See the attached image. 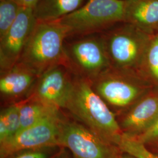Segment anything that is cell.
<instances>
[{
    "instance_id": "cell-14",
    "label": "cell",
    "mask_w": 158,
    "mask_h": 158,
    "mask_svg": "<svg viewBox=\"0 0 158 158\" xmlns=\"http://www.w3.org/2000/svg\"><path fill=\"white\" fill-rule=\"evenodd\" d=\"M85 0H40L34 10L37 21H56L83 6Z\"/></svg>"
},
{
    "instance_id": "cell-10",
    "label": "cell",
    "mask_w": 158,
    "mask_h": 158,
    "mask_svg": "<svg viewBox=\"0 0 158 158\" xmlns=\"http://www.w3.org/2000/svg\"><path fill=\"white\" fill-rule=\"evenodd\" d=\"M36 22L34 10L21 7L15 21L0 38L1 72L10 69L19 61Z\"/></svg>"
},
{
    "instance_id": "cell-4",
    "label": "cell",
    "mask_w": 158,
    "mask_h": 158,
    "mask_svg": "<svg viewBox=\"0 0 158 158\" xmlns=\"http://www.w3.org/2000/svg\"><path fill=\"white\" fill-rule=\"evenodd\" d=\"M126 0H88L76 11L58 21L73 38L101 34L124 23Z\"/></svg>"
},
{
    "instance_id": "cell-16",
    "label": "cell",
    "mask_w": 158,
    "mask_h": 158,
    "mask_svg": "<svg viewBox=\"0 0 158 158\" xmlns=\"http://www.w3.org/2000/svg\"><path fill=\"white\" fill-rule=\"evenodd\" d=\"M138 72L158 90V33L153 35Z\"/></svg>"
},
{
    "instance_id": "cell-12",
    "label": "cell",
    "mask_w": 158,
    "mask_h": 158,
    "mask_svg": "<svg viewBox=\"0 0 158 158\" xmlns=\"http://www.w3.org/2000/svg\"><path fill=\"white\" fill-rule=\"evenodd\" d=\"M40 76L20 62L1 72V98L5 106L26 99Z\"/></svg>"
},
{
    "instance_id": "cell-17",
    "label": "cell",
    "mask_w": 158,
    "mask_h": 158,
    "mask_svg": "<svg viewBox=\"0 0 158 158\" xmlns=\"http://www.w3.org/2000/svg\"><path fill=\"white\" fill-rule=\"evenodd\" d=\"M20 128L19 102L8 105L0 113V143L15 135Z\"/></svg>"
},
{
    "instance_id": "cell-13",
    "label": "cell",
    "mask_w": 158,
    "mask_h": 158,
    "mask_svg": "<svg viewBox=\"0 0 158 158\" xmlns=\"http://www.w3.org/2000/svg\"><path fill=\"white\" fill-rule=\"evenodd\" d=\"M124 23L152 35L158 33V0H126Z\"/></svg>"
},
{
    "instance_id": "cell-18",
    "label": "cell",
    "mask_w": 158,
    "mask_h": 158,
    "mask_svg": "<svg viewBox=\"0 0 158 158\" xmlns=\"http://www.w3.org/2000/svg\"><path fill=\"white\" fill-rule=\"evenodd\" d=\"M21 6L12 0L0 1V38H2L15 21Z\"/></svg>"
},
{
    "instance_id": "cell-26",
    "label": "cell",
    "mask_w": 158,
    "mask_h": 158,
    "mask_svg": "<svg viewBox=\"0 0 158 158\" xmlns=\"http://www.w3.org/2000/svg\"><path fill=\"white\" fill-rule=\"evenodd\" d=\"M0 1H2V0H0Z\"/></svg>"
},
{
    "instance_id": "cell-23",
    "label": "cell",
    "mask_w": 158,
    "mask_h": 158,
    "mask_svg": "<svg viewBox=\"0 0 158 158\" xmlns=\"http://www.w3.org/2000/svg\"><path fill=\"white\" fill-rule=\"evenodd\" d=\"M55 158H74L72 153L66 148L63 147L61 151L57 155Z\"/></svg>"
},
{
    "instance_id": "cell-22",
    "label": "cell",
    "mask_w": 158,
    "mask_h": 158,
    "mask_svg": "<svg viewBox=\"0 0 158 158\" xmlns=\"http://www.w3.org/2000/svg\"><path fill=\"white\" fill-rule=\"evenodd\" d=\"M21 7L35 10L40 0H12Z\"/></svg>"
},
{
    "instance_id": "cell-5",
    "label": "cell",
    "mask_w": 158,
    "mask_h": 158,
    "mask_svg": "<svg viewBox=\"0 0 158 158\" xmlns=\"http://www.w3.org/2000/svg\"><path fill=\"white\" fill-rule=\"evenodd\" d=\"M100 34L111 68L138 71L153 35L127 23Z\"/></svg>"
},
{
    "instance_id": "cell-1",
    "label": "cell",
    "mask_w": 158,
    "mask_h": 158,
    "mask_svg": "<svg viewBox=\"0 0 158 158\" xmlns=\"http://www.w3.org/2000/svg\"><path fill=\"white\" fill-rule=\"evenodd\" d=\"M62 110L104 139L118 146L123 132L116 115L93 90L90 80L73 74Z\"/></svg>"
},
{
    "instance_id": "cell-9",
    "label": "cell",
    "mask_w": 158,
    "mask_h": 158,
    "mask_svg": "<svg viewBox=\"0 0 158 158\" xmlns=\"http://www.w3.org/2000/svg\"><path fill=\"white\" fill-rule=\"evenodd\" d=\"M73 77V74L65 63L56 64L40 75L27 98L62 110Z\"/></svg>"
},
{
    "instance_id": "cell-6",
    "label": "cell",
    "mask_w": 158,
    "mask_h": 158,
    "mask_svg": "<svg viewBox=\"0 0 158 158\" xmlns=\"http://www.w3.org/2000/svg\"><path fill=\"white\" fill-rule=\"evenodd\" d=\"M64 62L74 75L93 80L111 68L100 34L67 38Z\"/></svg>"
},
{
    "instance_id": "cell-8",
    "label": "cell",
    "mask_w": 158,
    "mask_h": 158,
    "mask_svg": "<svg viewBox=\"0 0 158 158\" xmlns=\"http://www.w3.org/2000/svg\"><path fill=\"white\" fill-rule=\"evenodd\" d=\"M64 113L45 119L38 123L19 131L0 143V158H6L20 151L59 145L61 121Z\"/></svg>"
},
{
    "instance_id": "cell-20",
    "label": "cell",
    "mask_w": 158,
    "mask_h": 158,
    "mask_svg": "<svg viewBox=\"0 0 158 158\" xmlns=\"http://www.w3.org/2000/svg\"><path fill=\"white\" fill-rule=\"evenodd\" d=\"M62 148L56 145L25 149L14 153L6 158H55Z\"/></svg>"
},
{
    "instance_id": "cell-3",
    "label": "cell",
    "mask_w": 158,
    "mask_h": 158,
    "mask_svg": "<svg viewBox=\"0 0 158 158\" xmlns=\"http://www.w3.org/2000/svg\"><path fill=\"white\" fill-rule=\"evenodd\" d=\"M67 30L58 21H37L18 62L40 75L64 62V44Z\"/></svg>"
},
{
    "instance_id": "cell-11",
    "label": "cell",
    "mask_w": 158,
    "mask_h": 158,
    "mask_svg": "<svg viewBox=\"0 0 158 158\" xmlns=\"http://www.w3.org/2000/svg\"><path fill=\"white\" fill-rule=\"evenodd\" d=\"M158 118V90L153 89L117 119L123 135L135 138L149 129Z\"/></svg>"
},
{
    "instance_id": "cell-7",
    "label": "cell",
    "mask_w": 158,
    "mask_h": 158,
    "mask_svg": "<svg viewBox=\"0 0 158 158\" xmlns=\"http://www.w3.org/2000/svg\"><path fill=\"white\" fill-rule=\"evenodd\" d=\"M59 142L74 158H118L123 153L118 146L66 113L60 124Z\"/></svg>"
},
{
    "instance_id": "cell-2",
    "label": "cell",
    "mask_w": 158,
    "mask_h": 158,
    "mask_svg": "<svg viewBox=\"0 0 158 158\" xmlns=\"http://www.w3.org/2000/svg\"><path fill=\"white\" fill-rule=\"evenodd\" d=\"M90 83L116 117L127 111L154 89L138 72L111 67Z\"/></svg>"
},
{
    "instance_id": "cell-15",
    "label": "cell",
    "mask_w": 158,
    "mask_h": 158,
    "mask_svg": "<svg viewBox=\"0 0 158 158\" xmlns=\"http://www.w3.org/2000/svg\"><path fill=\"white\" fill-rule=\"evenodd\" d=\"M19 102L20 105L19 131L29 128L51 116L56 115L62 111L57 108L31 98H26Z\"/></svg>"
},
{
    "instance_id": "cell-19",
    "label": "cell",
    "mask_w": 158,
    "mask_h": 158,
    "mask_svg": "<svg viewBox=\"0 0 158 158\" xmlns=\"http://www.w3.org/2000/svg\"><path fill=\"white\" fill-rule=\"evenodd\" d=\"M118 145L123 152L130 153L136 158H158L157 154L153 152L143 144L123 134Z\"/></svg>"
},
{
    "instance_id": "cell-21",
    "label": "cell",
    "mask_w": 158,
    "mask_h": 158,
    "mask_svg": "<svg viewBox=\"0 0 158 158\" xmlns=\"http://www.w3.org/2000/svg\"><path fill=\"white\" fill-rule=\"evenodd\" d=\"M131 138L141 142L152 152L156 151L158 149V118L152 125L141 135Z\"/></svg>"
},
{
    "instance_id": "cell-25",
    "label": "cell",
    "mask_w": 158,
    "mask_h": 158,
    "mask_svg": "<svg viewBox=\"0 0 158 158\" xmlns=\"http://www.w3.org/2000/svg\"><path fill=\"white\" fill-rule=\"evenodd\" d=\"M153 152L155 153L156 154H157L158 155V149H157V150L155 151H154V152Z\"/></svg>"
},
{
    "instance_id": "cell-24",
    "label": "cell",
    "mask_w": 158,
    "mask_h": 158,
    "mask_svg": "<svg viewBox=\"0 0 158 158\" xmlns=\"http://www.w3.org/2000/svg\"><path fill=\"white\" fill-rule=\"evenodd\" d=\"M118 158H137L135 156L131 155L130 153L123 152V153L121 154V155L119 156Z\"/></svg>"
}]
</instances>
